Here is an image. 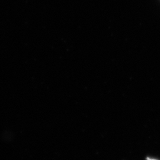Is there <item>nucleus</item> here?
<instances>
[{"instance_id": "obj_1", "label": "nucleus", "mask_w": 160, "mask_h": 160, "mask_svg": "<svg viewBox=\"0 0 160 160\" xmlns=\"http://www.w3.org/2000/svg\"><path fill=\"white\" fill-rule=\"evenodd\" d=\"M147 159H148V160H158V159H153V158H147Z\"/></svg>"}]
</instances>
